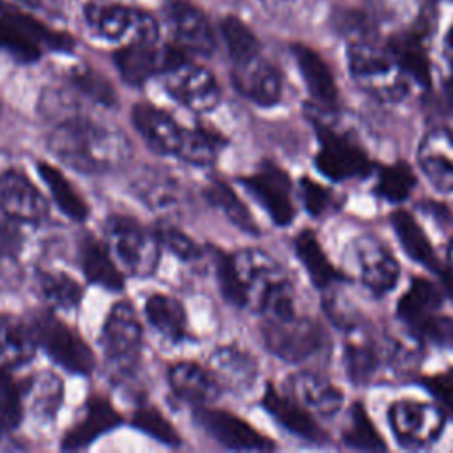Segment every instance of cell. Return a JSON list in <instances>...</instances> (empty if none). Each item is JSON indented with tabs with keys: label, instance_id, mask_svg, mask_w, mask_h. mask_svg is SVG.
Returning <instances> with one entry per match:
<instances>
[{
	"label": "cell",
	"instance_id": "obj_1",
	"mask_svg": "<svg viewBox=\"0 0 453 453\" xmlns=\"http://www.w3.org/2000/svg\"><path fill=\"white\" fill-rule=\"evenodd\" d=\"M48 147L62 163L87 173L120 168L131 157V143L120 129L80 113L53 127Z\"/></svg>",
	"mask_w": 453,
	"mask_h": 453
},
{
	"label": "cell",
	"instance_id": "obj_2",
	"mask_svg": "<svg viewBox=\"0 0 453 453\" xmlns=\"http://www.w3.org/2000/svg\"><path fill=\"white\" fill-rule=\"evenodd\" d=\"M221 290L234 304L260 313L265 301L288 281L278 264L260 250H241L219 267Z\"/></svg>",
	"mask_w": 453,
	"mask_h": 453
},
{
	"label": "cell",
	"instance_id": "obj_3",
	"mask_svg": "<svg viewBox=\"0 0 453 453\" xmlns=\"http://www.w3.org/2000/svg\"><path fill=\"white\" fill-rule=\"evenodd\" d=\"M349 69L354 81L382 101H398L407 94V74L386 44L356 41L349 48Z\"/></svg>",
	"mask_w": 453,
	"mask_h": 453
},
{
	"label": "cell",
	"instance_id": "obj_4",
	"mask_svg": "<svg viewBox=\"0 0 453 453\" xmlns=\"http://www.w3.org/2000/svg\"><path fill=\"white\" fill-rule=\"evenodd\" d=\"M106 246L122 273L147 276L159 260V239L127 216H113L106 223Z\"/></svg>",
	"mask_w": 453,
	"mask_h": 453
},
{
	"label": "cell",
	"instance_id": "obj_5",
	"mask_svg": "<svg viewBox=\"0 0 453 453\" xmlns=\"http://www.w3.org/2000/svg\"><path fill=\"white\" fill-rule=\"evenodd\" d=\"M88 28L106 41L122 44L157 41V21L145 11L119 2H90L85 7Z\"/></svg>",
	"mask_w": 453,
	"mask_h": 453
},
{
	"label": "cell",
	"instance_id": "obj_6",
	"mask_svg": "<svg viewBox=\"0 0 453 453\" xmlns=\"http://www.w3.org/2000/svg\"><path fill=\"white\" fill-rule=\"evenodd\" d=\"M35 343L62 368L73 373L94 370V354L85 340L51 313H41L32 324Z\"/></svg>",
	"mask_w": 453,
	"mask_h": 453
},
{
	"label": "cell",
	"instance_id": "obj_7",
	"mask_svg": "<svg viewBox=\"0 0 453 453\" xmlns=\"http://www.w3.org/2000/svg\"><path fill=\"white\" fill-rule=\"evenodd\" d=\"M267 349L290 363H297L311 356L322 343V331L319 326L296 311L265 317L262 327Z\"/></svg>",
	"mask_w": 453,
	"mask_h": 453
},
{
	"label": "cell",
	"instance_id": "obj_8",
	"mask_svg": "<svg viewBox=\"0 0 453 453\" xmlns=\"http://www.w3.org/2000/svg\"><path fill=\"white\" fill-rule=\"evenodd\" d=\"M388 421L396 441L405 448L432 444L442 432V409L419 400L402 398L389 405Z\"/></svg>",
	"mask_w": 453,
	"mask_h": 453
},
{
	"label": "cell",
	"instance_id": "obj_9",
	"mask_svg": "<svg viewBox=\"0 0 453 453\" xmlns=\"http://www.w3.org/2000/svg\"><path fill=\"white\" fill-rule=\"evenodd\" d=\"M182 60H186L184 51L177 46H159L157 41L129 42L115 55L119 73L131 85H142L150 76L163 74Z\"/></svg>",
	"mask_w": 453,
	"mask_h": 453
},
{
	"label": "cell",
	"instance_id": "obj_10",
	"mask_svg": "<svg viewBox=\"0 0 453 453\" xmlns=\"http://www.w3.org/2000/svg\"><path fill=\"white\" fill-rule=\"evenodd\" d=\"M165 23L173 46L180 51L211 55L216 48L214 32L205 14L188 0H170L165 5Z\"/></svg>",
	"mask_w": 453,
	"mask_h": 453
},
{
	"label": "cell",
	"instance_id": "obj_11",
	"mask_svg": "<svg viewBox=\"0 0 453 453\" xmlns=\"http://www.w3.org/2000/svg\"><path fill=\"white\" fill-rule=\"evenodd\" d=\"M163 76L170 96L193 111H209L219 103V85L214 74L202 65L182 60Z\"/></svg>",
	"mask_w": 453,
	"mask_h": 453
},
{
	"label": "cell",
	"instance_id": "obj_12",
	"mask_svg": "<svg viewBox=\"0 0 453 453\" xmlns=\"http://www.w3.org/2000/svg\"><path fill=\"white\" fill-rule=\"evenodd\" d=\"M319 140L320 149L315 165L322 175L331 180H347L363 177L370 172V157L359 145L324 126H319Z\"/></svg>",
	"mask_w": 453,
	"mask_h": 453
},
{
	"label": "cell",
	"instance_id": "obj_13",
	"mask_svg": "<svg viewBox=\"0 0 453 453\" xmlns=\"http://www.w3.org/2000/svg\"><path fill=\"white\" fill-rule=\"evenodd\" d=\"M101 343L115 366L126 368L134 363L142 347V326L129 303H117L111 308L103 326Z\"/></svg>",
	"mask_w": 453,
	"mask_h": 453
},
{
	"label": "cell",
	"instance_id": "obj_14",
	"mask_svg": "<svg viewBox=\"0 0 453 453\" xmlns=\"http://www.w3.org/2000/svg\"><path fill=\"white\" fill-rule=\"evenodd\" d=\"M242 186L260 202L276 225L285 226L294 219L290 180L276 165L264 163L257 173L242 179Z\"/></svg>",
	"mask_w": 453,
	"mask_h": 453
},
{
	"label": "cell",
	"instance_id": "obj_15",
	"mask_svg": "<svg viewBox=\"0 0 453 453\" xmlns=\"http://www.w3.org/2000/svg\"><path fill=\"white\" fill-rule=\"evenodd\" d=\"M232 81L242 96L260 106H271L281 96V76L262 53L232 62Z\"/></svg>",
	"mask_w": 453,
	"mask_h": 453
},
{
	"label": "cell",
	"instance_id": "obj_16",
	"mask_svg": "<svg viewBox=\"0 0 453 453\" xmlns=\"http://www.w3.org/2000/svg\"><path fill=\"white\" fill-rule=\"evenodd\" d=\"M0 211L16 221L35 223L48 216V202L23 172L5 170L0 173Z\"/></svg>",
	"mask_w": 453,
	"mask_h": 453
},
{
	"label": "cell",
	"instance_id": "obj_17",
	"mask_svg": "<svg viewBox=\"0 0 453 453\" xmlns=\"http://www.w3.org/2000/svg\"><path fill=\"white\" fill-rule=\"evenodd\" d=\"M354 257L363 283L375 294L389 292L400 274L398 260L375 237L363 235L354 242Z\"/></svg>",
	"mask_w": 453,
	"mask_h": 453
},
{
	"label": "cell",
	"instance_id": "obj_18",
	"mask_svg": "<svg viewBox=\"0 0 453 453\" xmlns=\"http://www.w3.org/2000/svg\"><path fill=\"white\" fill-rule=\"evenodd\" d=\"M198 423L219 444L230 449H271L274 444L257 432L250 423L235 414L216 409H200L196 412Z\"/></svg>",
	"mask_w": 453,
	"mask_h": 453
},
{
	"label": "cell",
	"instance_id": "obj_19",
	"mask_svg": "<svg viewBox=\"0 0 453 453\" xmlns=\"http://www.w3.org/2000/svg\"><path fill=\"white\" fill-rule=\"evenodd\" d=\"M133 122L147 145L156 152L179 156L188 129H184L172 115L154 104L142 103L133 108Z\"/></svg>",
	"mask_w": 453,
	"mask_h": 453
},
{
	"label": "cell",
	"instance_id": "obj_20",
	"mask_svg": "<svg viewBox=\"0 0 453 453\" xmlns=\"http://www.w3.org/2000/svg\"><path fill=\"white\" fill-rule=\"evenodd\" d=\"M262 403L265 411L290 434L311 442H324L327 439L326 432L317 425L308 409L294 396L281 395L274 388L267 386Z\"/></svg>",
	"mask_w": 453,
	"mask_h": 453
},
{
	"label": "cell",
	"instance_id": "obj_21",
	"mask_svg": "<svg viewBox=\"0 0 453 453\" xmlns=\"http://www.w3.org/2000/svg\"><path fill=\"white\" fill-rule=\"evenodd\" d=\"M418 159L423 173L439 191H453V134L442 129L430 131L419 145Z\"/></svg>",
	"mask_w": 453,
	"mask_h": 453
},
{
	"label": "cell",
	"instance_id": "obj_22",
	"mask_svg": "<svg viewBox=\"0 0 453 453\" xmlns=\"http://www.w3.org/2000/svg\"><path fill=\"white\" fill-rule=\"evenodd\" d=\"M168 380L179 398L196 405L212 402L221 389L211 368H203L191 361L173 365L170 368Z\"/></svg>",
	"mask_w": 453,
	"mask_h": 453
},
{
	"label": "cell",
	"instance_id": "obj_23",
	"mask_svg": "<svg viewBox=\"0 0 453 453\" xmlns=\"http://www.w3.org/2000/svg\"><path fill=\"white\" fill-rule=\"evenodd\" d=\"M288 388L299 403L320 416H333L342 405V393L317 373H296L288 379Z\"/></svg>",
	"mask_w": 453,
	"mask_h": 453
},
{
	"label": "cell",
	"instance_id": "obj_24",
	"mask_svg": "<svg viewBox=\"0 0 453 453\" xmlns=\"http://www.w3.org/2000/svg\"><path fill=\"white\" fill-rule=\"evenodd\" d=\"M294 57L299 67V73L306 83V88L324 106H336L338 88L333 78L329 65L324 58L311 48L297 44L294 46Z\"/></svg>",
	"mask_w": 453,
	"mask_h": 453
},
{
	"label": "cell",
	"instance_id": "obj_25",
	"mask_svg": "<svg viewBox=\"0 0 453 453\" xmlns=\"http://www.w3.org/2000/svg\"><path fill=\"white\" fill-rule=\"evenodd\" d=\"M211 372L221 388L244 391L257 377V363L248 352L235 347H223L212 354Z\"/></svg>",
	"mask_w": 453,
	"mask_h": 453
},
{
	"label": "cell",
	"instance_id": "obj_26",
	"mask_svg": "<svg viewBox=\"0 0 453 453\" xmlns=\"http://www.w3.org/2000/svg\"><path fill=\"white\" fill-rule=\"evenodd\" d=\"M119 423V414L103 398H92L85 409L81 419L65 434L62 441L64 449H80L88 446L104 432L111 430Z\"/></svg>",
	"mask_w": 453,
	"mask_h": 453
},
{
	"label": "cell",
	"instance_id": "obj_27",
	"mask_svg": "<svg viewBox=\"0 0 453 453\" xmlns=\"http://www.w3.org/2000/svg\"><path fill=\"white\" fill-rule=\"evenodd\" d=\"M32 327L12 315L0 313V368L12 370L28 363L35 352Z\"/></svg>",
	"mask_w": 453,
	"mask_h": 453
},
{
	"label": "cell",
	"instance_id": "obj_28",
	"mask_svg": "<svg viewBox=\"0 0 453 453\" xmlns=\"http://www.w3.org/2000/svg\"><path fill=\"white\" fill-rule=\"evenodd\" d=\"M80 258L88 281L110 290L122 288V271L106 244L96 237H85L80 246Z\"/></svg>",
	"mask_w": 453,
	"mask_h": 453
},
{
	"label": "cell",
	"instance_id": "obj_29",
	"mask_svg": "<svg viewBox=\"0 0 453 453\" xmlns=\"http://www.w3.org/2000/svg\"><path fill=\"white\" fill-rule=\"evenodd\" d=\"M380 365V350L366 331L350 327L345 340V366L350 380L368 382Z\"/></svg>",
	"mask_w": 453,
	"mask_h": 453
},
{
	"label": "cell",
	"instance_id": "obj_30",
	"mask_svg": "<svg viewBox=\"0 0 453 453\" xmlns=\"http://www.w3.org/2000/svg\"><path fill=\"white\" fill-rule=\"evenodd\" d=\"M439 288L425 278H414L396 304V313L412 329L434 315L441 306Z\"/></svg>",
	"mask_w": 453,
	"mask_h": 453
},
{
	"label": "cell",
	"instance_id": "obj_31",
	"mask_svg": "<svg viewBox=\"0 0 453 453\" xmlns=\"http://www.w3.org/2000/svg\"><path fill=\"white\" fill-rule=\"evenodd\" d=\"M64 396L62 380L53 372H41L30 379L23 391V405L32 416L50 419L57 414Z\"/></svg>",
	"mask_w": 453,
	"mask_h": 453
},
{
	"label": "cell",
	"instance_id": "obj_32",
	"mask_svg": "<svg viewBox=\"0 0 453 453\" xmlns=\"http://www.w3.org/2000/svg\"><path fill=\"white\" fill-rule=\"evenodd\" d=\"M391 221H393L395 234L398 235L400 244H402L403 251L407 253V257L425 267L437 271L441 264L437 262L434 248H432L426 234L419 226V223L407 211H396L393 214Z\"/></svg>",
	"mask_w": 453,
	"mask_h": 453
},
{
	"label": "cell",
	"instance_id": "obj_33",
	"mask_svg": "<svg viewBox=\"0 0 453 453\" xmlns=\"http://www.w3.org/2000/svg\"><path fill=\"white\" fill-rule=\"evenodd\" d=\"M2 16H5L9 21H12L39 48L42 44L48 48H53V50H69L73 46V41L69 35L44 25L41 19H37L35 16H32L28 11H25L19 5L2 2Z\"/></svg>",
	"mask_w": 453,
	"mask_h": 453
},
{
	"label": "cell",
	"instance_id": "obj_34",
	"mask_svg": "<svg viewBox=\"0 0 453 453\" xmlns=\"http://www.w3.org/2000/svg\"><path fill=\"white\" fill-rule=\"evenodd\" d=\"M388 46L395 53L403 73L419 85L430 83V62L423 39L416 34L395 35Z\"/></svg>",
	"mask_w": 453,
	"mask_h": 453
},
{
	"label": "cell",
	"instance_id": "obj_35",
	"mask_svg": "<svg viewBox=\"0 0 453 453\" xmlns=\"http://www.w3.org/2000/svg\"><path fill=\"white\" fill-rule=\"evenodd\" d=\"M145 315L154 329L170 340H179L186 331L184 306L172 296L154 294L145 303Z\"/></svg>",
	"mask_w": 453,
	"mask_h": 453
},
{
	"label": "cell",
	"instance_id": "obj_36",
	"mask_svg": "<svg viewBox=\"0 0 453 453\" xmlns=\"http://www.w3.org/2000/svg\"><path fill=\"white\" fill-rule=\"evenodd\" d=\"M296 253L304 265L310 280L317 287H327L333 280L340 278L338 271L333 267L326 253L322 251L313 232L304 230L296 237Z\"/></svg>",
	"mask_w": 453,
	"mask_h": 453
},
{
	"label": "cell",
	"instance_id": "obj_37",
	"mask_svg": "<svg viewBox=\"0 0 453 453\" xmlns=\"http://www.w3.org/2000/svg\"><path fill=\"white\" fill-rule=\"evenodd\" d=\"M39 173L48 186L53 202L58 205V209L67 214L69 218L80 221L85 219L88 214V207L81 195L73 188V184L51 165L48 163H39Z\"/></svg>",
	"mask_w": 453,
	"mask_h": 453
},
{
	"label": "cell",
	"instance_id": "obj_38",
	"mask_svg": "<svg viewBox=\"0 0 453 453\" xmlns=\"http://www.w3.org/2000/svg\"><path fill=\"white\" fill-rule=\"evenodd\" d=\"M39 290L53 308L71 310L81 299V285L65 273L44 271L39 274Z\"/></svg>",
	"mask_w": 453,
	"mask_h": 453
},
{
	"label": "cell",
	"instance_id": "obj_39",
	"mask_svg": "<svg viewBox=\"0 0 453 453\" xmlns=\"http://www.w3.org/2000/svg\"><path fill=\"white\" fill-rule=\"evenodd\" d=\"M343 442L356 449H366V451H377L384 449L386 444L375 426L372 425L370 418L366 416V411L361 403H354L347 414V421L342 432Z\"/></svg>",
	"mask_w": 453,
	"mask_h": 453
},
{
	"label": "cell",
	"instance_id": "obj_40",
	"mask_svg": "<svg viewBox=\"0 0 453 453\" xmlns=\"http://www.w3.org/2000/svg\"><path fill=\"white\" fill-rule=\"evenodd\" d=\"M205 196L207 200L223 211V214L241 230L250 232V234H257V223L253 219V216L250 214L248 207L237 198V195L223 182H212L211 186H207L205 189Z\"/></svg>",
	"mask_w": 453,
	"mask_h": 453
},
{
	"label": "cell",
	"instance_id": "obj_41",
	"mask_svg": "<svg viewBox=\"0 0 453 453\" xmlns=\"http://www.w3.org/2000/svg\"><path fill=\"white\" fill-rule=\"evenodd\" d=\"M221 37L232 62L260 53L258 39L251 28L235 16H228L221 21Z\"/></svg>",
	"mask_w": 453,
	"mask_h": 453
},
{
	"label": "cell",
	"instance_id": "obj_42",
	"mask_svg": "<svg viewBox=\"0 0 453 453\" xmlns=\"http://www.w3.org/2000/svg\"><path fill=\"white\" fill-rule=\"evenodd\" d=\"M416 177L405 163H393L382 168L375 184V193L388 202H402L414 189Z\"/></svg>",
	"mask_w": 453,
	"mask_h": 453
},
{
	"label": "cell",
	"instance_id": "obj_43",
	"mask_svg": "<svg viewBox=\"0 0 453 453\" xmlns=\"http://www.w3.org/2000/svg\"><path fill=\"white\" fill-rule=\"evenodd\" d=\"M23 389L0 368V435L12 432L23 416Z\"/></svg>",
	"mask_w": 453,
	"mask_h": 453
},
{
	"label": "cell",
	"instance_id": "obj_44",
	"mask_svg": "<svg viewBox=\"0 0 453 453\" xmlns=\"http://www.w3.org/2000/svg\"><path fill=\"white\" fill-rule=\"evenodd\" d=\"M219 147H221V140L218 134L211 133L209 129L196 127V129L186 131V140L179 152V157L195 165H209L216 159Z\"/></svg>",
	"mask_w": 453,
	"mask_h": 453
},
{
	"label": "cell",
	"instance_id": "obj_45",
	"mask_svg": "<svg viewBox=\"0 0 453 453\" xmlns=\"http://www.w3.org/2000/svg\"><path fill=\"white\" fill-rule=\"evenodd\" d=\"M0 48L23 62H30L39 57V46L5 16L0 18Z\"/></svg>",
	"mask_w": 453,
	"mask_h": 453
},
{
	"label": "cell",
	"instance_id": "obj_46",
	"mask_svg": "<svg viewBox=\"0 0 453 453\" xmlns=\"http://www.w3.org/2000/svg\"><path fill=\"white\" fill-rule=\"evenodd\" d=\"M134 426L140 428L142 432L152 435L154 439L170 444V446H177L180 442L179 434L175 432V428L170 425V421L154 407H142L136 411L134 419H133Z\"/></svg>",
	"mask_w": 453,
	"mask_h": 453
},
{
	"label": "cell",
	"instance_id": "obj_47",
	"mask_svg": "<svg viewBox=\"0 0 453 453\" xmlns=\"http://www.w3.org/2000/svg\"><path fill=\"white\" fill-rule=\"evenodd\" d=\"M71 83L80 94L87 96L94 103L110 106L115 101V94H113L111 87L99 74H96L90 69H85V71L76 69L71 76Z\"/></svg>",
	"mask_w": 453,
	"mask_h": 453
},
{
	"label": "cell",
	"instance_id": "obj_48",
	"mask_svg": "<svg viewBox=\"0 0 453 453\" xmlns=\"http://www.w3.org/2000/svg\"><path fill=\"white\" fill-rule=\"evenodd\" d=\"M416 334L425 342L441 347L453 349V319L446 315H430L418 327H414Z\"/></svg>",
	"mask_w": 453,
	"mask_h": 453
},
{
	"label": "cell",
	"instance_id": "obj_49",
	"mask_svg": "<svg viewBox=\"0 0 453 453\" xmlns=\"http://www.w3.org/2000/svg\"><path fill=\"white\" fill-rule=\"evenodd\" d=\"M143 196L152 207L168 209L179 203V188L173 182H166L165 179H147L143 184Z\"/></svg>",
	"mask_w": 453,
	"mask_h": 453
},
{
	"label": "cell",
	"instance_id": "obj_50",
	"mask_svg": "<svg viewBox=\"0 0 453 453\" xmlns=\"http://www.w3.org/2000/svg\"><path fill=\"white\" fill-rule=\"evenodd\" d=\"M19 278V264L12 237L0 226V285L7 287Z\"/></svg>",
	"mask_w": 453,
	"mask_h": 453
},
{
	"label": "cell",
	"instance_id": "obj_51",
	"mask_svg": "<svg viewBox=\"0 0 453 453\" xmlns=\"http://www.w3.org/2000/svg\"><path fill=\"white\" fill-rule=\"evenodd\" d=\"M157 239L172 253H175L177 257H180L184 260H195V258L200 257V246L191 237H188L186 234L179 232L177 228H172V226L163 228L159 232Z\"/></svg>",
	"mask_w": 453,
	"mask_h": 453
},
{
	"label": "cell",
	"instance_id": "obj_52",
	"mask_svg": "<svg viewBox=\"0 0 453 453\" xmlns=\"http://www.w3.org/2000/svg\"><path fill=\"white\" fill-rule=\"evenodd\" d=\"M301 196H303V203H304L306 211L311 216L324 214L331 207V202H333L331 193L324 186H320L319 182H315L308 177L301 179Z\"/></svg>",
	"mask_w": 453,
	"mask_h": 453
},
{
	"label": "cell",
	"instance_id": "obj_53",
	"mask_svg": "<svg viewBox=\"0 0 453 453\" xmlns=\"http://www.w3.org/2000/svg\"><path fill=\"white\" fill-rule=\"evenodd\" d=\"M425 386L441 402V405L453 416V368L428 377L425 380Z\"/></svg>",
	"mask_w": 453,
	"mask_h": 453
},
{
	"label": "cell",
	"instance_id": "obj_54",
	"mask_svg": "<svg viewBox=\"0 0 453 453\" xmlns=\"http://www.w3.org/2000/svg\"><path fill=\"white\" fill-rule=\"evenodd\" d=\"M441 280H442V285H444V290L449 294V297L453 299V267H442L439 265L437 269Z\"/></svg>",
	"mask_w": 453,
	"mask_h": 453
},
{
	"label": "cell",
	"instance_id": "obj_55",
	"mask_svg": "<svg viewBox=\"0 0 453 453\" xmlns=\"http://www.w3.org/2000/svg\"><path fill=\"white\" fill-rule=\"evenodd\" d=\"M7 4H14V5H23V7H35L39 4V0H4Z\"/></svg>",
	"mask_w": 453,
	"mask_h": 453
},
{
	"label": "cell",
	"instance_id": "obj_56",
	"mask_svg": "<svg viewBox=\"0 0 453 453\" xmlns=\"http://www.w3.org/2000/svg\"><path fill=\"white\" fill-rule=\"evenodd\" d=\"M448 90H449V96H451V99H453V74H451V80H449V83H448Z\"/></svg>",
	"mask_w": 453,
	"mask_h": 453
}]
</instances>
